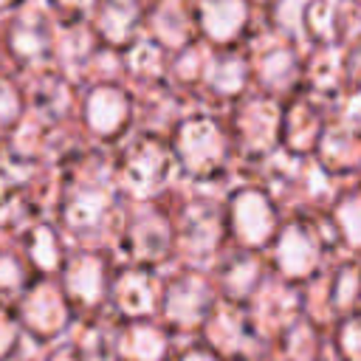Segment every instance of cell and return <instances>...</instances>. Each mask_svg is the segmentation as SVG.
Returning a JSON list of instances; mask_svg holds the SVG:
<instances>
[{"instance_id":"cell-1","label":"cell","mask_w":361,"mask_h":361,"mask_svg":"<svg viewBox=\"0 0 361 361\" xmlns=\"http://www.w3.org/2000/svg\"><path fill=\"white\" fill-rule=\"evenodd\" d=\"M203 20L212 37H231V31L243 23V6L240 0H209Z\"/></svg>"}]
</instances>
